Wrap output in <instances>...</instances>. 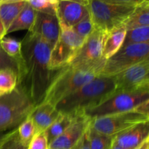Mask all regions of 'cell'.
<instances>
[{"label":"cell","instance_id":"6da1fadb","mask_svg":"<svg viewBox=\"0 0 149 149\" xmlns=\"http://www.w3.org/2000/svg\"><path fill=\"white\" fill-rule=\"evenodd\" d=\"M52 48L31 32L20 42L17 88L23 90L35 106L43 102L55 71L49 68Z\"/></svg>","mask_w":149,"mask_h":149},{"label":"cell","instance_id":"7a4b0ae2","mask_svg":"<svg viewBox=\"0 0 149 149\" xmlns=\"http://www.w3.org/2000/svg\"><path fill=\"white\" fill-rule=\"evenodd\" d=\"M115 90L111 77L98 75L55 105L61 114L74 116L101 103Z\"/></svg>","mask_w":149,"mask_h":149},{"label":"cell","instance_id":"3957f363","mask_svg":"<svg viewBox=\"0 0 149 149\" xmlns=\"http://www.w3.org/2000/svg\"><path fill=\"white\" fill-rule=\"evenodd\" d=\"M141 0H88V10L95 29L109 33L124 26Z\"/></svg>","mask_w":149,"mask_h":149},{"label":"cell","instance_id":"277c9868","mask_svg":"<svg viewBox=\"0 0 149 149\" xmlns=\"http://www.w3.org/2000/svg\"><path fill=\"white\" fill-rule=\"evenodd\" d=\"M92 73L78 71L66 66L55 71L43 102L55 105L78 90L84 84L95 78Z\"/></svg>","mask_w":149,"mask_h":149},{"label":"cell","instance_id":"5b68a950","mask_svg":"<svg viewBox=\"0 0 149 149\" xmlns=\"http://www.w3.org/2000/svg\"><path fill=\"white\" fill-rule=\"evenodd\" d=\"M149 100V90L136 91H114L97 106L84 111L89 119L123 113L136 109L139 105Z\"/></svg>","mask_w":149,"mask_h":149},{"label":"cell","instance_id":"8992f818","mask_svg":"<svg viewBox=\"0 0 149 149\" xmlns=\"http://www.w3.org/2000/svg\"><path fill=\"white\" fill-rule=\"evenodd\" d=\"M107 35L106 32L94 28L93 31L85 39L75 58L68 66L98 76L106 61L103 59L102 52Z\"/></svg>","mask_w":149,"mask_h":149},{"label":"cell","instance_id":"52a82bcc","mask_svg":"<svg viewBox=\"0 0 149 149\" xmlns=\"http://www.w3.org/2000/svg\"><path fill=\"white\" fill-rule=\"evenodd\" d=\"M36 107L26 93L16 87L0 97V132L15 128L30 116Z\"/></svg>","mask_w":149,"mask_h":149},{"label":"cell","instance_id":"ba28073f","mask_svg":"<svg viewBox=\"0 0 149 149\" xmlns=\"http://www.w3.org/2000/svg\"><path fill=\"white\" fill-rule=\"evenodd\" d=\"M146 122H149V115L144 114L135 109L92 119L91 127L100 133L113 137L135 125Z\"/></svg>","mask_w":149,"mask_h":149},{"label":"cell","instance_id":"9c48e42d","mask_svg":"<svg viewBox=\"0 0 149 149\" xmlns=\"http://www.w3.org/2000/svg\"><path fill=\"white\" fill-rule=\"evenodd\" d=\"M149 59V43L122 47L106 61L99 75L111 77L137 63Z\"/></svg>","mask_w":149,"mask_h":149},{"label":"cell","instance_id":"30bf717a","mask_svg":"<svg viewBox=\"0 0 149 149\" xmlns=\"http://www.w3.org/2000/svg\"><path fill=\"white\" fill-rule=\"evenodd\" d=\"M58 41L51 50L49 68L52 71L61 69L68 65L75 58L84 40L71 29L61 28Z\"/></svg>","mask_w":149,"mask_h":149},{"label":"cell","instance_id":"8fae6325","mask_svg":"<svg viewBox=\"0 0 149 149\" xmlns=\"http://www.w3.org/2000/svg\"><path fill=\"white\" fill-rule=\"evenodd\" d=\"M149 59L111 77L116 91L149 90Z\"/></svg>","mask_w":149,"mask_h":149},{"label":"cell","instance_id":"7c38bea8","mask_svg":"<svg viewBox=\"0 0 149 149\" xmlns=\"http://www.w3.org/2000/svg\"><path fill=\"white\" fill-rule=\"evenodd\" d=\"M87 5L88 0L58 1L56 16L61 28L71 29L89 15L90 12Z\"/></svg>","mask_w":149,"mask_h":149},{"label":"cell","instance_id":"4fadbf2b","mask_svg":"<svg viewBox=\"0 0 149 149\" xmlns=\"http://www.w3.org/2000/svg\"><path fill=\"white\" fill-rule=\"evenodd\" d=\"M53 48L61 35V26L56 15L36 12L33 26L29 31Z\"/></svg>","mask_w":149,"mask_h":149},{"label":"cell","instance_id":"5bb4252c","mask_svg":"<svg viewBox=\"0 0 149 149\" xmlns=\"http://www.w3.org/2000/svg\"><path fill=\"white\" fill-rule=\"evenodd\" d=\"M91 123L84 114L74 116L69 127L48 146V149H71L82 137Z\"/></svg>","mask_w":149,"mask_h":149},{"label":"cell","instance_id":"9a60e30c","mask_svg":"<svg viewBox=\"0 0 149 149\" xmlns=\"http://www.w3.org/2000/svg\"><path fill=\"white\" fill-rule=\"evenodd\" d=\"M149 139V122L135 125L113 136L112 145L124 149H136Z\"/></svg>","mask_w":149,"mask_h":149},{"label":"cell","instance_id":"2e32d148","mask_svg":"<svg viewBox=\"0 0 149 149\" xmlns=\"http://www.w3.org/2000/svg\"><path fill=\"white\" fill-rule=\"evenodd\" d=\"M59 114L55 106L50 103L42 102L36 106L30 114L36 127V133L45 132Z\"/></svg>","mask_w":149,"mask_h":149},{"label":"cell","instance_id":"e0dca14e","mask_svg":"<svg viewBox=\"0 0 149 149\" xmlns=\"http://www.w3.org/2000/svg\"><path fill=\"white\" fill-rule=\"evenodd\" d=\"M26 4V0H0V20L6 32Z\"/></svg>","mask_w":149,"mask_h":149},{"label":"cell","instance_id":"ac0fdd59","mask_svg":"<svg viewBox=\"0 0 149 149\" xmlns=\"http://www.w3.org/2000/svg\"><path fill=\"white\" fill-rule=\"evenodd\" d=\"M126 31L125 28L121 26L108 33L102 52L103 59L107 61L121 49L125 40Z\"/></svg>","mask_w":149,"mask_h":149},{"label":"cell","instance_id":"d6986e66","mask_svg":"<svg viewBox=\"0 0 149 149\" xmlns=\"http://www.w3.org/2000/svg\"><path fill=\"white\" fill-rule=\"evenodd\" d=\"M149 26V1L141 0L124 24L127 31Z\"/></svg>","mask_w":149,"mask_h":149},{"label":"cell","instance_id":"ffe728a7","mask_svg":"<svg viewBox=\"0 0 149 149\" xmlns=\"http://www.w3.org/2000/svg\"><path fill=\"white\" fill-rule=\"evenodd\" d=\"M36 11L29 5L26 0V4L18 15L15 17L12 24L7 29L6 34L21 30H28L29 31L33 26L35 20Z\"/></svg>","mask_w":149,"mask_h":149},{"label":"cell","instance_id":"44dd1931","mask_svg":"<svg viewBox=\"0 0 149 149\" xmlns=\"http://www.w3.org/2000/svg\"><path fill=\"white\" fill-rule=\"evenodd\" d=\"M74 118L70 115L60 113L53 123L45 131L48 146L58 138L71 125Z\"/></svg>","mask_w":149,"mask_h":149},{"label":"cell","instance_id":"7402d4cb","mask_svg":"<svg viewBox=\"0 0 149 149\" xmlns=\"http://www.w3.org/2000/svg\"><path fill=\"white\" fill-rule=\"evenodd\" d=\"M149 43V26L127 30L122 47L139 44Z\"/></svg>","mask_w":149,"mask_h":149},{"label":"cell","instance_id":"603a6c76","mask_svg":"<svg viewBox=\"0 0 149 149\" xmlns=\"http://www.w3.org/2000/svg\"><path fill=\"white\" fill-rule=\"evenodd\" d=\"M17 74L12 69L0 71V97L14 91L17 87Z\"/></svg>","mask_w":149,"mask_h":149},{"label":"cell","instance_id":"cb8c5ba5","mask_svg":"<svg viewBox=\"0 0 149 149\" xmlns=\"http://www.w3.org/2000/svg\"><path fill=\"white\" fill-rule=\"evenodd\" d=\"M89 141L90 149H110L113 144V137L103 135L89 127Z\"/></svg>","mask_w":149,"mask_h":149},{"label":"cell","instance_id":"d4e9b609","mask_svg":"<svg viewBox=\"0 0 149 149\" xmlns=\"http://www.w3.org/2000/svg\"><path fill=\"white\" fill-rule=\"evenodd\" d=\"M17 130L20 141L23 144L28 146L36 134V127L31 117L29 116L26 118L20 125H19Z\"/></svg>","mask_w":149,"mask_h":149},{"label":"cell","instance_id":"484cf974","mask_svg":"<svg viewBox=\"0 0 149 149\" xmlns=\"http://www.w3.org/2000/svg\"><path fill=\"white\" fill-rule=\"evenodd\" d=\"M0 149H28V146L23 144L18 136L17 128L4 134L0 141Z\"/></svg>","mask_w":149,"mask_h":149},{"label":"cell","instance_id":"4316f807","mask_svg":"<svg viewBox=\"0 0 149 149\" xmlns=\"http://www.w3.org/2000/svg\"><path fill=\"white\" fill-rule=\"evenodd\" d=\"M36 12L56 15L58 0H27Z\"/></svg>","mask_w":149,"mask_h":149},{"label":"cell","instance_id":"83f0119b","mask_svg":"<svg viewBox=\"0 0 149 149\" xmlns=\"http://www.w3.org/2000/svg\"><path fill=\"white\" fill-rule=\"evenodd\" d=\"M0 47L9 56L14 58L20 57V42L4 36L0 41Z\"/></svg>","mask_w":149,"mask_h":149},{"label":"cell","instance_id":"f1b7e54d","mask_svg":"<svg viewBox=\"0 0 149 149\" xmlns=\"http://www.w3.org/2000/svg\"><path fill=\"white\" fill-rule=\"evenodd\" d=\"M71 29L79 36L84 39H87L94 30V25L90 15L77 25L73 26Z\"/></svg>","mask_w":149,"mask_h":149},{"label":"cell","instance_id":"f546056e","mask_svg":"<svg viewBox=\"0 0 149 149\" xmlns=\"http://www.w3.org/2000/svg\"><path fill=\"white\" fill-rule=\"evenodd\" d=\"M20 58H14L7 55L0 47V71L4 69H12L18 76L20 71Z\"/></svg>","mask_w":149,"mask_h":149},{"label":"cell","instance_id":"4dcf8cb0","mask_svg":"<svg viewBox=\"0 0 149 149\" xmlns=\"http://www.w3.org/2000/svg\"><path fill=\"white\" fill-rule=\"evenodd\" d=\"M28 149H48L47 140L45 132L35 134L28 146Z\"/></svg>","mask_w":149,"mask_h":149},{"label":"cell","instance_id":"1f68e13d","mask_svg":"<svg viewBox=\"0 0 149 149\" xmlns=\"http://www.w3.org/2000/svg\"><path fill=\"white\" fill-rule=\"evenodd\" d=\"M71 149H90V141H89V128L84 132L78 142Z\"/></svg>","mask_w":149,"mask_h":149},{"label":"cell","instance_id":"d6a6232c","mask_svg":"<svg viewBox=\"0 0 149 149\" xmlns=\"http://www.w3.org/2000/svg\"><path fill=\"white\" fill-rule=\"evenodd\" d=\"M6 35V30L4 29V26H3L2 23L0 20V41L4 37V36Z\"/></svg>","mask_w":149,"mask_h":149},{"label":"cell","instance_id":"836d02e7","mask_svg":"<svg viewBox=\"0 0 149 149\" xmlns=\"http://www.w3.org/2000/svg\"><path fill=\"white\" fill-rule=\"evenodd\" d=\"M136 149H149V139L146 140L145 142L143 143Z\"/></svg>","mask_w":149,"mask_h":149},{"label":"cell","instance_id":"e575fe53","mask_svg":"<svg viewBox=\"0 0 149 149\" xmlns=\"http://www.w3.org/2000/svg\"><path fill=\"white\" fill-rule=\"evenodd\" d=\"M110 149H124V148H120V147H118V146H116L112 145V146L111 147Z\"/></svg>","mask_w":149,"mask_h":149},{"label":"cell","instance_id":"d590c367","mask_svg":"<svg viewBox=\"0 0 149 149\" xmlns=\"http://www.w3.org/2000/svg\"><path fill=\"white\" fill-rule=\"evenodd\" d=\"M4 134H5V133H3V132H0V141H1L2 138H3V137H4Z\"/></svg>","mask_w":149,"mask_h":149}]
</instances>
